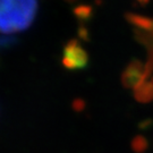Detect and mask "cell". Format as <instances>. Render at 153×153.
I'll use <instances>...</instances> for the list:
<instances>
[{
	"label": "cell",
	"mask_w": 153,
	"mask_h": 153,
	"mask_svg": "<svg viewBox=\"0 0 153 153\" xmlns=\"http://www.w3.org/2000/svg\"><path fill=\"white\" fill-rule=\"evenodd\" d=\"M38 0H0V33L25 31L38 14Z\"/></svg>",
	"instance_id": "cell-1"
}]
</instances>
